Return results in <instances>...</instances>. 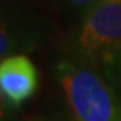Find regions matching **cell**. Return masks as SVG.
Segmentation results:
<instances>
[{
  "label": "cell",
  "instance_id": "obj_6",
  "mask_svg": "<svg viewBox=\"0 0 121 121\" xmlns=\"http://www.w3.org/2000/svg\"><path fill=\"white\" fill-rule=\"evenodd\" d=\"M11 106H12L11 102L5 98V95L3 94V91H1V89H0V120L4 118V117L8 114Z\"/></svg>",
  "mask_w": 121,
  "mask_h": 121
},
{
  "label": "cell",
  "instance_id": "obj_1",
  "mask_svg": "<svg viewBox=\"0 0 121 121\" xmlns=\"http://www.w3.org/2000/svg\"><path fill=\"white\" fill-rule=\"evenodd\" d=\"M55 77L74 120L121 121V98L105 75L83 63L63 60L56 65Z\"/></svg>",
  "mask_w": 121,
  "mask_h": 121
},
{
  "label": "cell",
  "instance_id": "obj_7",
  "mask_svg": "<svg viewBox=\"0 0 121 121\" xmlns=\"http://www.w3.org/2000/svg\"><path fill=\"white\" fill-rule=\"evenodd\" d=\"M71 1H74L75 4L78 5H82V7H89V8H91L93 5H95L97 3H99L101 0H71Z\"/></svg>",
  "mask_w": 121,
  "mask_h": 121
},
{
  "label": "cell",
  "instance_id": "obj_4",
  "mask_svg": "<svg viewBox=\"0 0 121 121\" xmlns=\"http://www.w3.org/2000/svg\"><path fill=\"white\" fill-rule=\"evenodd\" d=\"M40 32L30 19L13 8L0 5V59L35 48Z\"/></svg>",
  "mask_w": 121,
  "mask_h": 121
},
{
  "label": "cell",
  "instance_id": "obj_5",
  "mask_svg": "<svg viewBox=\"0 0 121 121\" xmlns=\"http://www.w3.org/2000/svg\"><path fill=\"white\" fill-rule=\"evenodd\" d=\"M99 59L106 79L114 87H121V40L104 50Z\"/></svg>",
  "mask_w": 121,
  "mask_h": 121
},
{
  "label": "cell",
  "instance_id": "obj_2",
  "mask_svg": "<svg viewBox=\"0 0 121 121\" xmlns=\"http://www.w3.org/2000/svg\"><path fill=\"white\" fill-rule=\"evenodd\" d=\"M121 40V0H101L87 12L75 44L79 54H101Z\"/></svg>",
  "mask_w": 121,
  "mask_h": 121
},
{
  "label": "cell",
  "instance_id": "obj_3",
  "mask_svg": "<svg viewBox=\"0 0 121 121\" xmlns=\"http://www.w3.org/2000/svg\"><path fill=\"white\" fill-rule=\"evenodd\" d=\"M0 89L12 106L32 97L38 89V71L24 54H12L0 59Z\"/></svg>",
  "mask_w": 121,
  "mask_h": 121
}]
</instances>
